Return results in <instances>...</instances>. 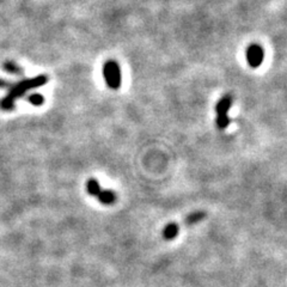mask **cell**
<instances>
[{
    "mask_svg": "<svg viewBox=\"0 0 287 287\" xmlns=\"http://www.w3.org/2000/svg\"><path fill=\"white\" fill-rule=\"evenodd\" d=\"M46 83H47V77H45V75H40V77H36V78H32V79H25V81L18 83V84H16V85H13L10 90L9 95H7L3 100L2 108L6 109V110H9V109H12L13 108V102L17 97L23 96L24 93L28 91V90L34 89V88H39V86L46 84Z\"/></svg>",
    "mask_w": 287,
    "mask_h": 287,
    "instance_id": "obj_1",
    "label": "cell"
},
{
    "mask_svg": "<svg viewBox=\"0 0 287 287\" xmlns=\"http://www.w3.org/2000/svg\"><path fill=\"white\" fill-rule=\"evenodd\" d=\"M103 75L105 82L110 89H119L121 85V71L118 63L115 61H108L103 66Z\"/></svg>",
    "mask_w": 287,
    "mask_h": 287,
    "instance_id": "obj_2",
    "label": "cell"
},
{
    "mask_svg": "<svg viewBox=\"0 0 287 287\" xmlns=\"http://www.w3.org/2000/svg\"><path fill=\"white\" fill-rule=\"evenodd\" d=\"M263 50L259 45H252L246 49V61L253 68L259 67L263 61Z\"/></svg>",
    "mask_w": 287,
    "mask_h": 287,
    "instance_id": "obj_3",
    "label": "cell"
},
{
    "mask_svg": "<svg viewBox=\"0 0 287 287\" xmlns=\"http://www.w3.org/2000/svg\"><path fill=\"white\" fill-rule=\"evenodd\" d=\"M232 107V98L231 96H225L218 102L216 105V111L217 115H227V111L230 110Z\"/></svg>",
    "mask_w": 287,
    "mask_h": 287,
    "instance_id": "obj_4",
    "label": "cell"
},
{
    "mask_svg": "<svg viewBox=\"0 0 287 287\" xmlns=\"http://www.w3.org/2000/svg\"><path fill=\"white\" fill-rule=\"evenodd\" d=\"M97 198L103 205H112L116 200V195L112 190H101L100 194L97 195Z\"/></svg>",
    "mask_w": 287,
    "mask_h": 287,
    "instance_id": "obj_5",
    "label": "cell"
},
{
    "mask_svg": "<svg viewBox=\"0 0 287 287\" xmlns=\"http://www.w3.org/2000/svg\"><path fill=\"white\" fill-rule=\"evenodd\" d=\"M177 235H179V226L174 223L166 225L164 231H163V237H164L166 241H171Z\"/></svg>",
    "mask_w": 287,
    "mask_h": 287,
    "instance_id": "obj_6",
    "label": "cell"
},
{
    "mask_svg": "<svg viewBox=\"0 0 287 287\" xmlns=\"http://www.w3.org/2000/svg\"><path fill=\"white\" fill-rule=\"evenodd\" d=\"M86 189H88L89 194L92 196H97L102 190L100 183H98V181L95 179H91L88 181V183H86Z\"/></svg>",
    "mask_w": 287,
    "mask_h": 287,
    "instance_id": "obj_7",
    "label": "cell"
},
{
    "mask_svg": "<svg viewBox=\"0 0 287 287\" xmlns=\"http://www.w3.org/2000/svg\"><path fill=\"white\" fill-rule=\"evenodd\" d=\"M206 213L205 212H201V211H199V212H194L189 214V216L187 217L186 219V224L187 225H193V224H196L199 223V221H201L203 218H205Z\"/></svg>",
    "mask_w": 287,
    "mask_h": 287,
    "instance_id": "obj_8",
    "label": "cell"
},
{
    "mask_svg": "<svg viewBox=\"0 0 287 287\" xmlns=\"http://www.w3.org/2000/svg\"><path fill=\"white\" fill-rule=\"evenodd\" d=\"M230 122H231V120L230 118H228L227 115H219V116H217V127L219 129H225L226 127L230 125Z\"/></svg>",
    "mask_w": 287,
    "mask_h": 287,
    "instance_id": "obj_9",
    "label": "cell"
},
{
    "mask_svg": "<svg viewBox=\"0 0 287 287\" xmlns=\"http://www.w3.org/2000/svg\"><path fill=\"white\" fill-rule=\"evenodd\" d=\"M28 100L31 104H34V105H36V107H37V105H41L43 103L45 98H43L42 95H40V93H34V95L29 96Z\"/></svg>",
    "mask_w": 287,
    "mask_h": 287,
    "instance_id": "obj_10",
    "label": "cell"
},
{
    "mask_svg": "<svg viewBox=\"0 0 287 287\" xmlns=\"http://www.w3.org/2000/svg\"><path fill=\"white\" fill-rule=\"evenodd\" d=\"M4 66H5V70L11 72V73H20V72H21V68L13 63H6L5 65H4Z\"/></svg>",
    "mask_w": 287,
    "mask_h": 287,
    "instance_id": "obj_11",
    "label": "cell"
},
{
    "mask_svg": "<svg viewBox=\"0 0 287 287\" xmlns=\"http://www.w3.org/2000/svg\"><path fill=\"white\" fill-rule=\"evenodd\" d=\"M10 84L7 82L5 81H3V79H0V88L2 89H6V88H9Z\"/></svg>",
    "mask_w": 287,
    "mask_h": 287,
    "instance_id": "obj_12",
    "label": "cell"
}]
</instances>
